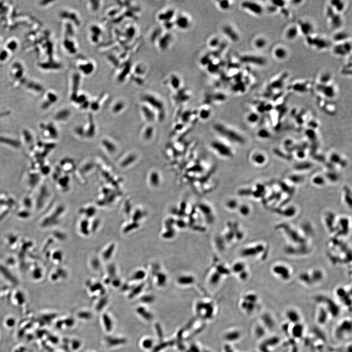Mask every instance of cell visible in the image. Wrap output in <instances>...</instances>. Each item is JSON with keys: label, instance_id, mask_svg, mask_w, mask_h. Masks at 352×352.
<instances>
[{"label": "cell", "instance_id": "1", "mask_svg": "<svg viewBox=\"0 0 352 352\" xmlns=\"http://www.w3.org/2000/svg\"><path fill=\"white\" fill-rule=\"evenodd\" d=\"M289 77L288 72H282L270 80L265 89V95H272L281 92L286 86V83Z\"/></svg>", "mask_w": 352, "mask_h": 352}, {"label": "cell", "instance_id": "2", "mask_svg": "<svg viewBox=\"0 0 352 352\" xmlns=\"http://www.w3.org/2000/svg\"><path fill=\"white\" fill-rule=\"evenodd\" d=\"M306 45L310 49L319 52L328 50L332 47V42L323 35L315 32L304 38Z\"/></svg>", "mask_w": 352, "mask_h": 352}, {"label": "cell", "instance_id": "3", "mask_svg": "<svg viewBox=\"0 0 352 352\" xmlns=\"http://www.w3.org/2000/svg\"><path fill=\"white\" fill-rule=\"evenodd\" d=\"M214 129L218 134L230 142L238 144L244 143V138L240 134L223 124H217L214 125Z\"/></svg>", "mask_w": 352, "mask_h": 352}, {"label": "cell", "instance_id": "4", "mask_svg": "<svg viewBox=\"0 0 352 352\" xmlns=\"http://www.w3.org/2000/svg\"><path fill=\"white\" fill-rule=\"evenodd\" d=\"M325 16L330 29L334 31L341 29L344 23L342 14L335 11L328 4L325 8Z\"/></svg>", "mask_w": 352, "mask_h": 352}, {"label": "cell", "instance_id": "5", "mask_svg": "<svg viewBox=\"0 0 352 352\" xmlns=\"http://www.w3.org/2000/svg\"><path fill=\"white\" fill-rule=\"evenodd\" d=\"M313 89L318 95L325 99L332 100L336 97L338 94V88L335 83L328 84H314Z\"/></svg>", "mask_w": 352, "mask_h": 352}, {"label": "cell", "instance_id": "6", "mask_svg": "<svg viewBox=\"0 0 352 352\" xmlns=\"http://www.w3.org/2000/svg\"><path fill=\"white\" fill-rule=\"evenodd\" d=\"M314 83L308 79L296 80L291 83L287 87V90L291 92L298 94H305L309 92L313 88Z\"/></svg>", "mask_w": 352, "mask_h": 352}, {"label": "cell", "instance_id": "7", "mask_svg": "<svg viewBox=\"0 0 352 352\" xmlns=\"http://www.w3.org/2000/svg\"><path fill=\"white\" fill-rule=\"evenodd\" d=\"M258 302V298L254 293H247L243 296L240 302V307L246 313L250 315L255 312Z\"/></svg>", "mask_w": 352, "mask_h": 352}, {"label": "cell", "instance_id": "8", "mask_svg": "<svg viewBox=\"0 0 352 352\" xmlns=\"http://www.w3.org/2000/svg\"><path fill=\"white\" fill-rule=\"evenodd\" d=\"M272 273L281 280L287 281L292 277V271L287 265L283 263H277L272 267Z\"/></svg>", "mask_w": 352, "mask_h": 352}, {"label": "cell", "instance_id": "9", "mask_svg": "<svg viewBox=\"0 0 352 352\" xmlns=\"http://www.w3.org/2000/svg\"><path fill=\"white\" fill-rule=\"evenodd\" d=\"M332 53L338 57H346L351 55L352 41H347L339 43L333 44L331 47Z\"/></svg>", "mask_w": 352, "mask_h": 352}, {"label": "cell", "instance_id": "10", "mask_svg": "<svg viewBox=\"0 0 352 352\" xmlns=\"http://www.w3.org/2000/svg\"><path fill=\"white\" fill-rule=\"evenodd\" d=\"M239 60L242 63L258 67L265 66L268 63L267 58L265 56L260 54L243 55L240 56Z\"/></svg>", "mask_w": 352, "mask_h": 352}, {"label": "cell", "instance_id": "11", "mask_svg": "<svg viewBox=\"0 0 352 352\" xmlns=\"http://www.w3.org/2000/svg\"><path fill=\"white\" fill-rule=\"evenodd\" d=\"M242 8L247 10L252 14L255 16H260L264 13L265 7L263 4L258 1H244L241 4Z\"/></svg>", "mask_w": 352, "mask_h": 352}, {"label": "cell", "instance_id": "12", "mask_svg": "<svg viewBox=\"0 0 352 352\" xmlns=\"http://www.w3.org/2000/svg\"><path fill=\"white\" fill-rule=\"evenodd\" d=\"M299 29L300 34L305 38L313 34L315 32V27L311 21L308 19H299L296 23Z\"/></svg>", "mask_w": 352, "mask_h": 352}, {"label": "cell", "instance_id": "13", "mask_svg": "<svg viewBox=\"0 0 352 352\" xmlns=\"http://www.w3.org/2000/svg\"><path fill=\"white\" fill-rule=\"evenodd\" d=\"M211 146L213 150L222 157L230 158L233 156L232 149L221 141H212L211 142Z\"/></svg>", "mask_w": 352, "mask_h": 352}, {"label": "cell", "instance_id": "14", "mask_svg": "<svg viewBox=\"0 0 352 352\" xmlns=\"http://www.w3.org/2000/svg\"><path fill=\"white\" fill-rule=\"evenodd\" d=\"M272 56L274 59L278 61H283L287 59L290 55L289 49L287 47L281 44L273 47L272 50Z\"/></svg>", "mask_w": 352, "mask_h": 352}, {"label": "cell", "instance_id": "15", "mask_svg": "<svg viewBox=\"0 0 352 352\" xmlns=\"http://www.w3.org/2000/svg\"><path fill=\"white\" fill-rule=\"evenodd\" d=\"M300 34L299 29L296 23L289 24L285 29L283 32V36L287 41H293L299 37Z\"/></svg>", "mask_w": 352, "mask_h": 352}, {"label": "cell", "instance_id": "16", "mask_svg": "<svg viewBox=\"0 0 352 352\" xmlns=\"http://www.w3.org/2000/svg\"><path fill=\"white\" fill-rule=\"evenodd\" d=\"M351 40L350 34L346 30L340 29L338 30H336L333 32L331 37L330 41L333 44H336Z\"/></svg>", "mask_w": 352, "mask_h": 352}, {"label": "cell", "instance_id": "17", "mask_svg": "<svg viewBox=\"0 0 352 352\" xmlns=\"http://www.w3.org/2000/svg\"><path fill=\"white\" fill-rule=\"evenodd\" d=\"M316 83L321 84H328L334 83L333 75L328 70L321 72L318 76Z\"/></svg>", "mask_w": 352, "mask_h": 352}, {"label": "cell", "instance_id": "18", "mask_svg": "<svg viewBox=\"0 0 352 352\" xmlns=\"http://www.w3.org/2000/svg\"><path fill=\"white\" fill-rule=\"evenodd\" d=\"M269 41L264 35H258L255 38L253 41V45L257 50H264L267 47Z\"/></svg>", "mask_w": 352, "mask_h": 352}, {"label": "cell", "instance_id": "19", "mask_svg": "<svg viewBox=\"0 0 352 352\" xmlns=\"http://www.w3.org/2000/svg\"><path fill=\"white\" fill-rule=\"evenodd\" d=\"M328 5L335 11L342 14L346 7V1L343 0H332L329 1Z\"/></svg>", "mask_w": 352, "mask_h": 352}, {"label": "cell", "instance_id": "20", "mask_svg": "<svg viewBox=\"0 0 352 352\" xmlns=\"http://www.w3.org/2000/svg\"><path fill=\"white\" fill-rule=\"evenodd\" d=\"M309 273L313 285L320 283L324 278V272L320 269H313L310 272L309 271Z\"/></svg>", "mask_w": 352, "mask_h": 352}, {"label": "cell", "instance_id": "21", "mask_svg": "<svg viewBox=\"0 0 352 352\" xmlns=\"http://www.w3.org/2000/svg\"><path fill=\"white\" fill-rule=\"evenodd\" d=\"M223 32L233 42H237L239 40V36L234 29L229 26L223 27Z\"/></svg>", "mask_w": 352, "mask_h": 352}, {"label": "cell", "instance_id": "22", "mask_svg": "<svg viewBox=\"0 0 352 352\" xmlns=\"http://www.w3.org/2000/svg\"><path fill=\"white\" fill-rule=\"evenodd\" d=\"M145 100L150 105L153 107L154 108L157 109L159 111H161L163 109V103L154 96L148 95L145 97Z\"/></svg>", "mask_w": 352, "mask_h": 352}, {"label": "cell", "instance_id": "23", "mask_svg": "<svg viewBox=\"0 0 352 352\" xmlns=\"http://www.w3.org/2000/svg\"><path fill=\"white\" fill-rule=\"evenodd\" d=\"M286 317L289 321L293 323H298L300 320V316L297 310L295 309H290L286 313Z\"/></svg>", "mask_w": 352, "mask_h": 352}, {"label": "cell", "instance_id": "24", "mask_svg": "<svg viewBox=\"0 0 352 352\" xmlns=\"http://www.w3.org/2000/svg\"><path fill=\"white\" fill-rule=\"evenodd\" d=\"M240 332L236 330H228L224 335V339L230 342H233L238 340L240 338Z\"/></svg>", "mask_w": 352, "mask_h": 352}, {"label": "cell", "instance_id": "25", "mask_svg": "<svg viewBox=\"0 0 352 352\" xmlns=\"http://www.w3.org/2000/svg\"><path fill=\"white\" fill-rule=\"evenodd\" d=\"M351 56L349 59L344 64L341 70V73L344 76H352V59Z\"/></svg>", "mask_w": 352, "mask_h": 352}, {"label": "cell", "instance_id": "26", "mask_svg": "<svg viewBox=\"0 0 352 352\" xmlns=\"http://www.w3.org/2000/svg\"><path fill=\"white\" fill-rule=\"evenodd\" d=\"M171 38H172V36H171V34H170V33H166L164 35V36L161 37L159 39V42H158L159 43L158 45H159L160 48L163 50L166 49L169 45L170 42L171 40Z\"/></svg>", "mask_w": 352, "mask_h": 352}, {"label": "cell", "instance_id": "27", "mask_svg": "<svg viewBox=\"0 0 352 352\" xmlns=\"http://www.w3.org/2000/svg\"><path fill=\"white\" fill-rule=\"evenodd\" d=\"M175 24L177 27L182 29H185L188 28L189 25V21L186 17L184 16H180L176 21Z\"/></svg>", "mask_w": 352, "mask_h": 352}, {"label": "cell", "instance_id": "28", "mask_svg": "<svg viewBox=\"0 0 352 352\" xmlns=\"http://www.w3.org/2000/svg\"><path fill=\"white\" fill-rule=\"evenodd\" d=\"M329 314V313L325 308H320L318 315V322L320 324H323L326 322Z\"/></svg>", "mask_w": 352, "mask_h": 352}, {"label": "cell", "instance_id": "29", "mask_svg": "<svg viewBox=\"0 0 352 352\" xmlns=\"http://www.w3.org/2000/svg\"><path fill=\"white\" fill-rule=\"evenodd\" d=\"M252 159L255 164L262 165L266 162V158L261 153H256L252 156Z\"/></svg>", "mask_w": 352, "mask_h": 352}, {"label": "cell", "instance_id": "30", "mask_svg": "<svg viewBox=\"0 0 352 352\" xmlns=\"http://www.w3.org/2000/svg\"><path fill=\"white\" fill-rule=\"evenodd\" d=\"M174 10L172 9L168 10L164 13H161L158 16V19L161 21H163L164 22L169 21L171 20V19L173 17L174 15Z\"/></svg>", "mask_w": 352, "mask_h": 352}, {"label": "cell", "instance_id": "31", "mask_svg": "<svg viewBox=\"0 0 352 352\" xmlns=\"http://www.w3.org/2000/svg\"><path fill=\"white\" fill-rule=\"evenodd\" d=\"M106 341L110 346H117L126 342L125 339L121 338H107Z\"/></svg>", "mask_w": 352, "mask_h": 352}, {"label": "cell", "instance_id": "32", "mask_svg": "<svg viewBox=\"0 0 352 352\" xmlns=\"http://www.w3.org/2000/svg\"><path fill=\"white\" fill-rule=\"evenodd\" d=\"M137 312L142 318H143L144 319H146L147 320H149L152 318V315L144 308H138L137 310Z\"/></svg>", "mask_w": 352, "mask_h": 352}, {"label": "cell", "instance_id": "33", "mask_svg": "<svg viewBox=\"0 0 352 352\" xmlns=\"http://www.w3.org/2000/svg\"><path fill=\"white\" fill-rule=\"evenodd\" d=\"M103 321L105 329L107 331H111L113 328V323L111 318L107 314H104L103 315Z\"/></svg>", "mask_w": 352, "mask_h": 352}, {"label": "cell", "instance_id": "34", "mask_svg": "<svg viewBox=\"0 0 352 352\" xmlns=\"http://www.w3.org/2000/svg\"><path fill=\"white\" fill-rule=\"evenodd\" d=\"M0 142L8 144L10 146L13 147L14 148H18L20 145L19 142H18L17 141L6 138H0Z\"/></svg>", "mask_w": 352, "mask_h": 352}, {"label": "cell", "instance_id": "35", "mask_svg": "<svg viewBox=\"0 0 352 352\" xmlns=\"http://www.w3.org/2000/svg\"><path fill=\"white\" fill-rule=\"evenodd\" d=\"M150 181L151 184L154 186H157L160 184V176L156 172H153L151 173L150 177Z\"/></svg>", "mask_w": 352, "mask_h": 352}, {"label": "cell", "instance_id": "36", "mask_svg": "<svg viewBox=\"0 0 352 352\" xmlns=\"http://www.w3.org/2000/svg\"><path fill=\"white\" fill-rule=\"evenodd\" d=\"M295 207L293 206H290V207H287V209H285L283 211V215L284 217H293L294 216V215L296 213V210L294 208Z\"/></svg>", "mask_w": 352, "mask_h": 352}, {"label": "cell", "instance_id": "37", "mask_svg": "<svg viewBox=\"0 0 352 352\" xmlns=\"http://www.w3.org/2000/svg\"><path fill=\"white\" fill-rule=\"evenodd\" d=\"M270 2L277 7L279 9L287 6V1L283 0H272L270 1Z\"/></svg>", "mask_w": 352, "mask_h": 352}, {"label": "cell", "instance_id": "38", "mask_svg": "<svg viewBox=\"0 0 352 352\" xmlns=\"http://www.w3.org/2000/svg\"><path fill=\"white\" fill-rule=\"evenodd\" d=\"M313 183L316 186H323L325 184V179L322 176H316L313 179Z\"/></svg>", "mask_w": 352, "mask_h": 352}, {"label": "cell", "instance_id": "39", "mask_svg": "<svg viewBox=\"0 0 352 352\" xmlns=\"http://www.w3.org/2000/svg\"><path fill=\"white\" fill-rule=\"evenodd\" d=\"M171 84L174 89H178L181 85V81L179 78L175 75H173L171 77Z\"/></svg>", "mask_w": 352, "mask_h": 352}, {"label": "cell", "instance_id": "40", "mask_svg": "<svg viewBox=\"0 0 352 352\" xmlns=\"http://www.w3.org/2000/svg\"><path fill=\"white\" fill-rule=\"evenodd\" d=\"M259 117L258 114L256 113H251L249 114L247 118V120L250 123H255L258 121Z\"/></svg>", "mask_w": 352, "mask_h": 352}, {"label": "cell", "instance_id": "41", "mask_svg": "<svg viewBox=\"0 0 352 352\" xmlns=\"http://www.w3.org/2000/svg\"><path fill=\"white\" fill-rule=\"evenodd\" d=\"M153 343L154 342L152 339L147 338L142 341V347L146 349H149L152 347Z\"/></svg>", "mask_w": 352, "mask_h": 352}, {"label": "cell", "instance_id": "42", "mask_svg": "<svg viewBox=\"0 0 352 352\" xmlns=\"http://www.w3.org/2000/svg\"><path fill=\"white\" fill-rule=\"evenodd\" d=\"M266 9H267V11L270 14H275V13H277L279 12V10L277 7L271 4L270 2Z\"/></svg>", "mask_w": 352, "mask_h": 352}, {"label": "cell", "instance_id": "43", "mask_svg": "<svg viewBox=\"0 0 352 352\" xmlns=\"http://www.w3.org/2000/svg\"><path fill=\"white\" fill-rule=\"evenodd\" d=\"M143 111L144 114H145V116L146 117L147 119L149 120H152L154 118V115H153L152 112L148 109L147 107H144L143 108Z\"/></svg>", "mask_w": 352, "mask_h": 352}, {"label": "cell", "instance_id": "44", "mask_svg": "<svg viewBox=\"0 0 352 352\" xmlns=\"http://www.w3.org/2000/svg\"><path fill=\"white\" fill-rule=\"evenodd\" d=\"M287 6L283 7L282 9H279V12L282 15V16H283V17H284L286 18L290 17V14H290V10L287 9Z\"/></svg>", "mask_w": 352, "mask_h": 352}, {"label": "cell", "instance_id": "45", "mask_svg": "<svg viewBox=\"0 0 352 352\" xmlns=\"http://www.w3.org/2000/svg\"><path fill=\"white\" fill-rule=\"evenodd\" d=\"M250 208L247 205H242L240 207V212L242 215L247 216L250 213Z\"/></svg>", "mask_w": 352, "mask_h": 352}, {"label": "cell", "instance_id": "46", "mask_svg": "<svg viewBox=\"0 0 352 352\" xmlns=\"http://www.w3.org/2000/svg\"><path fill=\"white\" fill-rule=\"evenodd\" d=\"M258 136L261 138H267L270 137V133L265 129H262L258 133Z\"/></svg>", "mask_w": 352, "mask_h": 352}, {"label": "cell", "instance_id": "47", "mask_svg": "<svg viewBox=\"0 0 352 352\" xmlns=\"http://www.w3.org/2000/svg\"><path fill=\"white\" fill-rule=\"evenodd\" d=\"M330 160L335 163H341L342 161L341 157L337 154H332L330 156Z\"/></svg>", "mask_w": 352, "mask_h": 352}, {"label": "cell", "instance_id": "48", "mask_svg": "<svg viewBox=\"0 0 352 352\" xmlns=\"http://www.w3.org/2000/svg\"><path fill=\"white\" fill-rule=\"evenodd\" d=\"M78 316L83 319H90L92 317V315L89 312H81L78 313Z\"/></svg>", "mask_w": 352, "mask_h": 352}, {"label": "cell", "instance_id": "49", "mask_svg": "<svg viewBox=\"0 0 352 352\" xmlns=\"http://www.w3.org/2000/svg\"><path fill=\"white\" fill-rule=\"evenodd\" d=\"M227 207L230 209H234L237 207L238 206V203H237V201L234 199H232V200H229L227 201Z\"/></svg>", "mask_w": 352, "mask_h": 352}, {"label": "cell", "instance_id": "50", "mask_svg": "<svg viewBox=\"0 0 352 352\" xmlns=\"http://www.w3.org/2000/svg\"><path fill=\"white\" fill-rule=\"evenodd\" d=\"M210 111L207 110H203L200 112V117L203 119H207L210 116Z\"/></svg>", "mask_w": 352, "mask_h": 352}, {"label": "cell", "instance_id": "51", "mask_svg": "<svg viewBox=\"0 0 352 352\" xmlns=\"http://www.w3.org/2000/svg\"><path fill=\"white\" fill-rule=\"evenodd\" d=\"M219 6H220V8L223 10H227V9H229L230 4H229V1H220Z\"/></svg>", "mask_w": 352, "mask_h": 352}, {"label": "cell", "instance_id": "52", "mask_svg": "<svg viewBox=\"0 0 352 352\" xmlns=\"http://www.w3.org/2000/svg\"><path fill=\"white\" fill-rule=\"evenodd\" d=\"M24 136L25 141L27 143H30L32 141V136L28 131H25L23 132Z\"/></svg>", "mask_w": 352, "mask_h": 352}, {"label": "cell", "instance_id": "53", "mask_svg": "<svg viewBox=\"0 0 352 352\" xmlns=\"http://www.w3.org/2000/svg\"><path fill=\"white\" fill-rule=\"evenodd\" d=\"M81 346L80 341L77 340H75V341H72V349L76 350L79 349V347Z\"/></svg>", "mask_w": 352, "mask_h": 352}, {"label": "cell", "instance_id": "54", "mask_svg": "<svg viewBox=\"0 0 352 352\" xmlns=\"http://www.w3.org/2000/svg\"><path fill=\"white\" fill-rule=\"evenodd\" d=\"M153 133V129L152 128L149 127L147 128L146 132H145V138H146L147 139H149L152 135Z\"/></svg>", "mask_w": 352, "mask_h": 352}, {"label": "cell", "instance_id": "55", "mask_svg": "<svg viewBox=\"0 0 352 352\" xmlns=\"http://www.w3.org/2000/svg\"><path fill=\"white\" fill-rule=\"evenodd\" d=\"M219 43H220L219 40L218 38H214L210 41L209 45L211 47H215L218 46Z\"/></svg>", "mask_w": 352, "mask_h": 352}, {"label": "cell", "instance_id": "56", "mask_svg": "<svg viewBox=\"0 0 352 352\" xmlns=\"http://www.w3.org/2000/svg\"><path fill=\"white\" fill-rule=\"evenodd\" d=\"M7 47H9V49H10L11 50H14L17 48V43L15 41H12L7 43Z\"/></svg>", "mask_w": 352, "mask_h": 352}, {"label": "cell", "instance_id": "57", "mask_svg": "<svg viewBox=\"0 0 352 352\" xmlns=\"http://www.w3.org/2000/svg\"><path fill=\"white\" fill-rule=\"evenodd\" d=\"M218 67H217V65L215 64L212 63L209 64V70L211 72H216L218 70Z\"/></svg>", "mask_w": 352, "mask_h": 352}, {"label": "cell", "instance_id": "58", "mask_svg": "<svg viewBox=\"0 0 352 352\" xmlns=\"http://www.w3.org/2000/svg\"><path fill=\"white\" fill-rule=\"evenodd\" d=\"M209 61H210V59H209V55H206V56L203 57L201 58V62L202 65H206L209 64Z\"/></svg>", "mask_w": 352, "mask_h": 352}, {"label": "cell", "instance_id": "59", "mask_svg": "<svg viewBox=\"0 0 352 352\" xmlns=\"http://www.w3.org/2000/svg\"><path fill=\"white\" fill-rule=\"evenodd\" d=\"M214 98L217 100L224 101V99H226V96H224L223 94H218L216 95Z\"/></svg>", "mask_w": 352, "mask_h": 352}, {"label": "cell", "instance_id": "60", "mask_svg": "<svg viewBox=\"0 0 352 352\" xmlns=\"http://www.w3.org/2000/svg\"><path fill=\"white\" fill-rule=\"evenodd\" d=\"M173 26H174V24L172 22H171L170 21L165 22L164 26H165V28L167 29H172Z\"/></svg>", "mask_w": 352, "mask_h": 352}, {"label": "cell", "instance_id": "61", "mask_svg": "<svg viewBox=\"0 0 352 352\" xmlns=\"http://www.w3.org/2000/svg\"><path fill=\"white\" fill-rule=\"evenodd\" d=\"M75 323V321L72 318H68L66 320V324L69 327H72Z\"/></svg>", "mask_w": 352, "mask_h": 352}, {"label": "cell", "instance_id": "62", "mask_svg": "<svg viewBox=\"0 0 352 352\" xmlns=\"http://www.w3.org/2000/svg\"><path fill=\"white\" fill-rule=\"evenodd\" d=\"M327 176L329 177V178L330 179L331 181H333L334 180L335 181H336V180H337V178H338L337 175H336V174H335V173H333L332 172L330 173H329Z\"/></svg>", "mask_w": 352, "mask_h": 352}, {"label": "cell", "instance_id": "63", "mask_svg": "<svg viewBox=\"0 0 352 352\" xmlns=\"http://www.w3.org/2000/svg\"><path fill=\"white\" fill-rule=\"evenodd\" d=\"M49 168L47 166H44L43 168H42V169H41V172H42V174H44V175H47V174H48L49 173Z\"/></svg>", "mask_w": 352, "mask_h": 352}, {"label": "cell", "instance_id": "64", "mask_svg": "<svg viewBox=\"0 0 352 352\" xmlns=\"http://www.w3.org/2000/svg\"><path fill=\"white\" fill-rule=\"evenodd\" d=\"M7 322V325H9L10 326H12L14 325V320L13 319H8Z\"/></svg>", "mask_w": 352, "mask_h": 352}]
</instances>
